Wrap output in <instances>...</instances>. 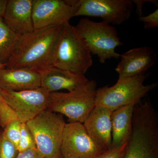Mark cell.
Listing matches in <instances>:
<instances>
[{
  "instance_id": "obj_25",
  "label": "cell",
  "mask_w": 158,
  "mask_h": 158,
  "mask_svg": "<svg viewBox=\"0 0 158 158\" xmlns=\"http://www.w3.org/2000/svg\"><path fill=\"white\" fill-rule=\"evenodd\" d=\"M133 4H135L137 7L136 12L139 17L143 15V6L144 3L150 2L158 6V1L156 0H132Z\"/></svg>"
},
{
  "instance_id": "obj_16",
  "label": "cell",
  "mask_w": 158,
  "mask_h": 158,
  "mask_svg": "<svg viewBox=\"0 0 158 158\" xmlns=\"http://www.w3.org/2000/svg\"><path fill=\"white\" fill-rule=\"evenodd\" d=\"M40 87L39 72L26 68L0 69V88L3 90L19 91Z\"/></svg>"
},
{
  "instance_id": "obj_22",
  "label": "cell",
  "mask_w": 158,
  "mask_h": 158,
  "mask_svg": "<svg viewBox=\"0 0 158 158\" xmlns=\"http://www.w3.org/2000/svg\"><path fill=\"white\" fill-rule=\"evenodd\" d=\"M138 20L144 23L145 30L155 28L158 27V9H156L152 13L146 15L139 17Z\"/></svg>"
},
{
  "instance_id": "obj_8",
  "label": "cell",
  "mask_w": 158,
  "mask_h": 158,
  "mask_svg": "<svg viewBox=\"0 0 158 158\" xmlns=\"http://www.w3.org/2000/svg\"><path fill=\"white\" fill-rule=\"evenodd\" d=\"M80 3V0H33L34 30L69 23L75 16Z\"/></svg>"
},
{
  "instance_id": "obj_10",
  "label": "cell",
  "mask_w": 158,
  "mask_h": 158,
  "mask_svg": "<svg viewBox=\"0 0 158 158\" xmlns=\"http://www.w3.org/2000/svg\"><path fill=\"white\" fill-rule=\"evenodd\" d=\"M133 6L130 0H80L75 16L100 18L109 24L120 25L131 17Z\"/></svg>"
},
{
  "instance_id": "obj_13",
  "label": "cell",
  "mask_w": 158,
  "mask_h": 158,
  "mask_svg": "<svg viewBox=\"0 0 158 158\" xmlns=\"http://www.w3.org/2000/svg\"><path fill=\"white\" fill-rule=\"evenodd\" d=\"M112 112L107 108L95 106L83 123L91 139L104 151L111 147Z\"/></svg>"
},
{
  "instance_id": "obj_26",
  "label": "cell",
  "mask_w": 158,
  "mask_h": 158,
  "mask_svg": "<svg viewBox=\"0 0 158 158\" xmlns=\"http://www.w3.org/2000/svg\"><path fill=\"white\" fill-rule=\"evenodd\" d=\"M16 158H44L37 148H32L23 152L19 153Z\"/></svg>"
},
{
  "instance_id": "obj_9",
  "label": "cell",
  "mask_w": 158,
  "mask_h": 158,
  "mask_svg": "<svg viewBox=\"0 0 158 158\" xmlns=\"http://www.w3.org/2000/svg\"><path fill=\"white\" fill-rule=\"evenodd\" d=\"M2 93L22 123L30 121L48 108L50 93L41 87L19 91L2 89Z\"/></svg>"
},
{
  "instance_id": "obj_4",
  "label": "cell",
  "mask_w": 158,
  "mask_h": 158,
  "mask_svg": "<svg viewBox=\"0 0 158 158\" xmlns=\"http://www.w3.org/2000/svg\"><path fill=\"white\" fill-rule=\"evenodd\" d=\"M97 83L89 80L87 84L67 93L52 92L48 109L64 115L69 123H83L95 106Z\"/></svg>"
},
{
  "instance_id": "obj_1",
  "label": "cell",
  "mask_w": 158,
  "mask_h": 158,
  "mask_svg": "<svg viewBox=\"0 0 158 158\" xmlns=\"http://www.w3.org/2000/svg\"><path fill=\"white\" fill-rule=\"evenodd\" d=\"M62 26L35 30L20 36L6 68L29 69L39 72L52 66L54 48Z\"/></svg>"
},
{
  "instance_id": "obj_17",
  "label": "cell",
  "mask_w": 158,
  "mask_h": 158,
  "mask_svg": "<svg viewBox=\"0 0 158 158\" xmlns=\"http://www.w3.org/2000/svg\"><path fill=\"white\" fill-rule=\"evenodd\" d=\"M135 104L118 108L111 114L112 143L111 148H118L127 143L132 130V118Z\"/></svg>"
},
{
  "instance_id": "obj_11",
  "label": "cell",
  "mask_w": 158,
  "mask_h": 158,
  "mask_svg": "<svg viewBox=\"0 0 158 158\" xmlns=\"http://www.w3.org/2000/svg\"><path fill=\"white\" fill-rule=\"evenodd\" d=\"M60 151L62 158H97L105 152L78 122L65 124Z\"/></svg>"
},
{
  "instance_id": "obj_21",
  "label": "cell",
  "mask_w": 158,
  "mask_h": 158,
  "mask_svg": "<svg viewBox=\"0 0 158 158\" xmlns=\"http://www.w3.org/2000/svg\"><path fill=\"white\" fill-rule=\"evenodd\" d=\"M2 134L0 135V158H16L19 153L17 148Z\"/></svg>"
},
{
  "instance_id": "obj_15",
  "label": "cell",
  "mask_w": 158,
  "mask_h": 158,
  "mask_svg": "<svg viewBox=\"0 0 158 158\" xmlns=\"http://www.w3.org/2000/svg\"><path fill=\"white\" fill-rule=\"evenodd\" d=\"M33 0H8L4 21L15 34L22 36L34 31Z\"/></svg>"
},
{
  "instance_id": "obj_14",
  "label": "cell",
  "mask_w": 158,
  "mask_h": 158,
  "mask_svg": "<svg viewBox=\"0 0 158 158\" xmlns=\"http://www.w3.org/2000/svg\"><path fill=\"white\" fill-rule=\"evenodd\" d=\"M39 72L40 76V87L50 93L63 89L71 91L84 86L89 80L85 75L54 66Z\"/></svg>"
},
{
  "instance_id": "obj_2",
  "label": "cell",
  "mask_w": 158,
  "mask_h": 158,
  "mask_svg": "<svg viewBox=\"0 0 158 158\" xmlns=\"http://www.w3.org/2000/svg\"><path fill=\"white\" fill-rule=\"evenodd\" d=\"M52 66L85 75L93 65L91 54L75 27L62 25L54 48Z\"/></svg>"
},
{
  "instance_id": "obj_29",
  "label": "cell",
  "mask_w": 158,
  "mask_h": 158,
  "mask_svg": "<svg viewBox=\"0 0 158 158\" xmlns=\"http://www.w3.org/2000/svg\"><path fill=\"white\" fill-rule=\"evenodd\" d=\"M2 131H0V135H1V134H2Z\"/></svg>"
},
{
  "instance_id": "obj_24",
  "label": "cell",
  "mask_w": 158,
  "mask_h": 158,
  "mask_svg": "<svg viewBox=\"0 0 158 158\" xmlns=\"http://www.w3.org/2000/svg\"><path fill=\"white\" fill-rule=\"evenodd\" d=\"M12 111L11 108L6 103L3 98L2 88H0V118H3L9 115Z\"/></svg>"
},
{
  "instance_id": "obj_20",
  "label": "cell",
  "mask_w": 158,
  "mask_h": 158,
  "mask_svg": "<svg viewBox=\"0 0 158 158\" xmlns=\"http://www.w3.org/2000/svg\"><path fill=\"white\" fill-rule=\"evenodd\" d=\"M22 123L18 119L11 121L4 128L2 136L17 148L20 136Z\"/></svg>"
},
{
  "instance_id": "obj_19",
  "label": "cell",
  "mask_w": 158,
  "mask_h": 158,
  "mask_svg": "<svg viewBox=\"0 0 158 158\" xmlns=\"http://www.w3.org/2000/svg\"><path fill=\"white\" fill-rule=\"evenodd\" d=\"M36 148L34 136L26 123H22L20 136L17 146L19 152L21 153L28 150Z\"/></svg>"
},
{
  "instance_id": "obj_12",
  "label": "cell",
  "mask_w": 158,
  "mask_h": 158,
  "mask_svg": "<svg viewBox=\"0 0 158 158\" xmlns=\"http://www.w3.org/2000/svg\"><path fill=\"white\" fill-rule=\"evenodd\" d=\"M120 62L115 70L118 79L144 74L155 64L156 55L151 48L141 47L131 49L120 55Z\"/></svg>"
},
{
  "instance_id": "obj_27",
  "label": "cell",
  "mask_w": 158,
  "mask_h": 158,
  "mask_svg": "<svg viewBox=\"0 0 158 158\" xmlns=\"http://www.w3.org/2000/svg\"><path fill=\"white\" fill-rule=\"evenodd\" d=\"M7 2L8 0H0V18L4 16Z\"/></svg>"
},
{
  "instance_id": "obj_18",
  "label": "cell",
  "mask_w": 158,
  "mask_h": 158,
  "mask_svg": "<svg viewBox=\"0 0 158 158\" xmlns=\"http://www.w3.org/2000/svg\"><path fill=\"white\" fill-rule=\"evenodd\" d=\"M19 35L15 34L0 18V62L7 65L19 40Z\"/></svg>"
},
{
  "instance_id": "obj_23",
  "label": "cell",
  "mask_w": 158,
  "mask_h": 158,
  "mask_svg": "<svg viewBox=\"0 0 158 158\" xmlns=\"http://www.w3.org/2000/svg\"><path fill=\"white\" fill-rule=\"evenodd\" d=\"M127 144L118 148H111L99 156L97 158H122Z\"/></svg>"
},
{
  "instance_id": "obj_5",
  "label": "cell",
  "mask_w": 158,
  "mask_h": 158,
  "mask_svg": "<svg viewBox=\"0 0 158 158\" xmlns=\"http://www.w3.org/2000/svg\"><path fill=\"white\" fill-rule=\"evenodd\" d=\"M26 123L43 157L62 158L60 148L66 124L62 115L47 109Z\"/></svg>"
},
{
  "instance_id": "obj_3",
  "label": "cell",
  "mask_w": 158,
  "mask_h": 158,
  "mask_svg": "<svg viewBox=\"0 0 158 158\" xmlns=\"http://www.w3.org/2000/svg\"><path fill=\"white\" fill-rule=\"evenodd\" d=\"M148 76L149 75L145 73L118 79L113 86H106L97 89L95 106L113 111L124 106L137 104L157 86V83L144 85Z\"/></svg>"
},
{
  "instance_id": "obj_7",
  "label": "cell",
  "mask_w": 158,
  "mask_h": 158,
  "mask_svg": "<svg viewBox=\"0 0 158 158\" xmlns=\"http://www.w3.org/2000/svg\"><path fill=\"white\" fill-rule=\"evenodd\" d=\"M122 158H158V123L147 118L133 119L131 137Z\"/></svg>"
},
{
  "instance_id": "obj_6",
  "label": "cell",
  "mask_w": 158,
  "mask_h": 158,
  "mask_svg": "<svg viewBox=\"0 0 158 158\" xmlns=\"http://www.w3.org/2000/svg\"><path fill=\"white\" fill-rule=\"evenodd\" d=\"M75 27L90 52L98 57L101 63L120 58L116 48L123 43L116 28L104 22H97L88 18L82 19Z\"/></svg>"
},
{
  "instance_id": "obj_28",
  "label": "cell",
  "mask_w": 158,
  "mask_h": 158,
  "mask_svg": "<svg viewBox=\"0 0 158 158\" xmlns=\"http://www.w3.org/2000/svg\"><path fill=\"white\" fill-rule=\"evenodd\" d=\"M6 64H3V63L0 62V69H2L6 68Z\"/></svg>"
}]
</instances>
